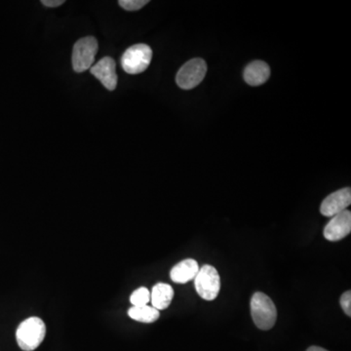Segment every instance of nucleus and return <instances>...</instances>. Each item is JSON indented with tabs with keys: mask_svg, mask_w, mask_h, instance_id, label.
<instances>
[{
	"mask_svg": "<svg viewBox=\"0 0 351 351\" xmlns=\"http://www.w3.org/2000/svg\"><path fill=\"white\" fill-rule=\"evenodd\" d=\"M45 336V323L36 316L23 321L16 331L18 346L24 351L36 350L43 343Z\"/></svg>",
	"mask_w": 351,
	"mask_h": 351,
	"instance_id": "f257e3e1",
	"label": "nucleus"
},
{
	"mask_svg": "<svg viewBox=\"0 0 351 351\" xmlns=\"http://www.w3.org/2000/svg\"><path fill=\"white\" fill-rule=\"evenodd\" d=\"M252 319L256 326L263 331H267L276 325L277 309L269 295L257 292L251 299Z\"/></svg>",
	"mask_w": 351,
	"mask_h": 351,
	"instance_id": "f03ea898",
	"label": "nucleus"
},
{
	"mask_svg": "<svg viewBox=\"0 0 351 351\" xmlns=\"http://www.w3.org/2000/svg\"><path fill=\"white\" fill-rule=\"evenodd\" d=\"M152 50L147 44H136L124 52L121 57L122 69L129 75H138L149 68Z\"/></svg>",
	"mask_w": 351,
	"mask_h": 351,
	"instance_id": "7ed1b4c3",
	"label": "nucleus"
},
{
	"mask_svg": "<svg viewBox=\"0 0 351 351\" xmlns=\"http://www.w3.org/2000/svg\"><path fill=\"white\" fill-rule=\"evenodd\" d=\"M196 292L205 301H214L221 290L218 270L210 265H203L195 278Z\"/></svg>",
	"mask_w": 351,
	"mask_h": 351,
	"instance_id": "20e7f679",
	"label": "nucleus"
},
{
	"mask_svg": "<svg viewBox=\"0 0 351 351\" xmlns=\"http://www.w3.org/2000/svg\"><path fill=\"white\" fill-rule=\"evenodd\" d=\"M98 47V41L93 36L80 39L75 44L71 62L76 73H84L93 66Z\"/></svg>",
	"mask_w": 351,
	"mask_h": 351,
	"instance_id": "39448f33",
	"label": "nucleus"
},
{
	"mask_svg": "<svg viewBox=\"0 0 351 351\" xmlns=\"http://www.w3.org/2000/svg\"><path fill=\"white\" fill-rule=\"evenodd\" d=\"M207 73L204 60L195 58L184 64L176 76L178 86L184 90H191L199 85Z\"/></svg>",
	"mask_w": 351,
	"mask_h": 351,
	"instance_id": "423d86ee",
	"label": "nucleus"
},
{
	"mask_svg": "<svg viewBox=\"0 0 351 351\" xmlns=\"http://www.w3.org/2000/svg\"><path fill=\"white\" fill-rule=\"evenodd\" d=\"M351 204V189L345 188L335 191L321 203L320 212L323 216L334 217L348 210Z\"/></svg>",
	"mask_w": 351,
	"mask_h": 351,
	"instance_id": "0eeeda50",
	"label": "nucleus"
},
{
	"mask_svg": "<svg viewBox=\"0 0 351 351\" xmlns=\"http://www.w3.org/2000/svg\"><path fill=\"white\" fill-rule=\"evenodd\" d=\"M351 232V213L350 210L341 212L332 217L331 221L325 226V239L329 241L336 242L345 239Z\"/></svg>",
	"mask_w": 351,
	"mask_h": 351,
	"instance_id": "6e6552de",
	"label": "nucleus"
},
{
	"mask_svg": "<svg viewBox=\"0 0 351 351\" xmlns=\"http://www.w3.org/2000/svg\"><path fill=\"white\" fill-rule=\"evenodd\" d=\"M114 60L110 57L103 58L96 64H94L90 71L92 75L100 80L104 85L110 91H113L117 86V75L115 71Z\"/></svg>",
	"mask_w": 351,
	"mask_h": 351,
	"instance_id": "1a4fd4ad",
	"label": "nucleus"
},
{
	"mask_svg": "<svg viewBox=\"0 0 351 351\" xmlns=\"http://www.w3.org/2000/svg\"><path fill=\"white\" fill-rule=\"evenodd\" d=\"M199 271V265L193 258L182 261L171 269L170 277L173 282L178 284L188 283L193 280Z\"/></svg>",
	"mask_w": 351,
	"mask_h": 351,
	"instance_id": "9d476101",
	"label": "nucleus"
},
{
	"mask_svg": "<svg viewBox=\"0 0 351 351\" xmlns=\"http://www.w3.org/2000/svg\"><path fill=\"white\" fill-rule=\"evenodd\" d=\"M270 76L269 64L263 61H254L245 68L244 80L251 86H258L267 82Z\"/></svg>",
	"mask_w": 351,
	"mask_h": 351,
	"instance_id": "9b49d317",
	"label": "nucleus"
},
{
	"mask_svg": "<svg viewBox=\"0 0 351 351\" xmlns=\"http://www.w3.org/2000/svg\"><path fill=\"white\" fill-rule=\"evenodd\" d=\"M174 298V289L169 284L157 283L151 292L152 307L157 311H164L169 307Z\"/></svg>",
	"mask_w": 351,
	"mask_h": 351,
	"instance_id": "f8f14e48",
	"label": "nucleus"
},
{
	"mask_svg": "<svg viewBox=\"0 0 351 351\" xmlns=\"http://www.w3.org/2000/svg\"><path fill=\"white\" fill-rule=\"evenodd\" d=\"M128 315L131 319L142 323H154L160 317V313L154 307L132 306L128 311Z\"/></svg>",
	"mask_w": 351,
	"mask_h": 351,
	"instance_id": "ddd939ff",
	"label": "nucleus"
},
{
	"mask_svg": "<svg viewBox=\"0 0 351 351\" xmlns=\"http://www.w3.org/2000/svg\"><path fill=\"white\" fill-rule=\"evenodd\" d=\"M130 302L133 306H147V304L151 302V292L147 288H138L132 293Z\"/></svg>",
	"mask_w": 351,
	"mask_h": 351,
	"instance_id": "4468645a",
	"label": "nucleus"
},
{
	"mask_svg": "<svg viewBox=\"0 0 351 351\" xmlns=\"http://www.w3.org/2000/svg\"><path fill=\"white\" fill-rule=\"evenodd\" d=\"M149 3L147 0H120L119 4L127 11H137Z\"/></svg>",
	"mask_w": 351,
	"mask_h": 351,
	"instance_id": "2eb2a0df",
	"label": "nucleus"
},
{
	"mask_svg": "<svg viewBox=\"0 0 351 351\" xmlns=\"http://www.w3.org/2000/svg\"><path fill=\"white\" fill-rule=\"evenodd\" d=\"M341 306L343 307V311L348 316H351V292L346 291L341 297Z\"/></svg>",
	"mask_w": 351,
	"mask_h": 351,
	"instance_id": "dca6fc26",
	"label": "nucleus"
},
{
	"mask_svg": "<svg viewBox=\"0 0 351 351\" xmlns=\"http://www.w3.org/2000/svg\"><path fill=\"white\" fill-rule=\"evenodd\" d=\"M41 3H43L44 6L55 8V7L61 6L62 4L64 3V0H43Z\"/></svg>",
	"mask_w": 351,
	"mask_h": 351,
	"instance_id": "f3484780",
	"label": "nucleus"
},
{
	"mask_svg": "<svg viewBox=\"0 0 351 351\" xmlns=\"http://www.w3.org/2000/svg\"><path fill=\"white\" fill-rule=\"evenodd\" d=\"M306 351H328L325 350V348H320V346H311V348H307Z\"/></svg>",
	"mask_w": 351,
	"mask_h": 351,
	"instance_id": "a211bd4d",
	"label": "nucleus"
}]
</instances>
